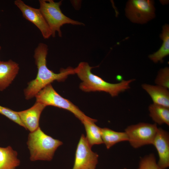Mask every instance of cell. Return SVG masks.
<instances>
[{"mask_svg":"<svg viewBox=\"0 0 169 169\" xmlns=\"http://www.w3.org/2000/svg\"><path fill=\"white\" fill-rule=\"evenodd\" d=\"M48 48L45 44L40 43L34 51L33 57L38 69L36 78L28 83L24 90L26 100L35 97L37 94L47 85L54 81H64L68 75L75 74L74 69L71 67L62 69L59 73H55L47 67L46 58Z\"/></svg>","mask_w":169,"mask_h":169,"instance_id":"cell-1","label":"cell"},{"mask_svg":"<svg viewBox=\"0 0 169 169\" xmlns=\"http://www.w3.org/2000/svg\"><path fill=\"white\" fill-rule=\"evenodd\" d=\"M95 67L90 66L87 62H82L74 69L75 74H77L82 81L79 85V88L83 91L104 92L109 93L112 97H115L129 89L130 84L135 80L134 79L123 80L119 83H110L91 72V69Z\"/></svg>","mask_w":169,"mask_h":169,"instance_id":"cell-2","label":"cell"},{"mask_svg":"<svg viewBox=\"0 0 169 169\" xmlns=\"http://www.w3.org/2000/svg\"><path fill=\"white\" fill-rule=\"evenodd\" d=\"M31 161H51L55 151L63 142L46 134L39 127L30 132L27 143Z\"/></svg>","mask_w":169,"mask_h":169,"instance_id":"cell-3","label":"cell"},{"mask_svg":"<svg viewBox=\"0 0 169 169\" xmlns=\"http://www.w3.org/2000/svg\"><path fill=\"white\" fill-rule=\"evenodd\" d=\"M40 9L52 33L53 37L56 32L59 37L62 36L61 27L65 24L84 25L81 22L74 20L65 16L62 12L60 6L62 1L55 2L53 0H39Z\"/></svg>","mask_w":169,"mask_h":169,"instance_id":"cell-4","label":"cell"},{"mask_svg":"<svg viewBox=\"0 0 169 169\" xmlns=\"http://www.w3.org/2000/svg\"><path fill=\"white\" fill-rule=\"evenodd\" d=\"M36 101L46 106H54L68 110L72 113L81 122L90 119L76 106L61 96L54 89L51 84L47 85L35 95Z\"/></svg>","mask_w":169,"mask_h":169,"instance_id":"cell-5","label":"cell"},{"mask_svg":"<svg viewBox=\"0 0 169 169\" xmlns=\"http://www.w3.org/2000/svg\"><path fill=\"white\" fill-rule=\"evenodd\" d=\"M158 129L156 123L142 122L128 126L125 132L131 146L137 148L144 145L152 144Z\"/></svg>","mask_w":169,"mask_h":169,"instance_id":"cell-6","label":"cell"},{"mask_svg":"<svg viewBox=\"0 0 169 169\" xmlns=\"http://www.w3.org/2000/svg\"><path fill=\"white\" fill-rule=\"evenodd\" d=\"M154 2L151 0H130L125 8L126 17L132 22L146 23L155 18Z\"/></svg>","mask_w":169,"mask_h":169,"instance_id":"cell-7","label":"cell"},{"mask_svg":"<svg viewBox=\"0 0 169 169\" xmlns=\"http://www.w3.org/2000/svg\"><path fill=\"white\" fill-rule=\"evenodd\" d=\"M86 137L82 134L76 148L72 169H95L98 162V154L93 152Z\"/></svg>","mask_w":169,"mask_h":169,"instance_id":"cell-8","label":"cell"},{"mask_svg":"<svg viewBox=\"0 0 169 169\" xmlns=\"http://www.w3.org/2000/svg\"><path fill=\"white\" fill-rule=\"evenodd\" d=\"M14 4L20 10L23 17L39 29L44 38L48 39L52 36V32L39 8L28 5L21 0H15Z\"/></svg>","mask_w":169,"mask_h":169,"instance_id":"cell-9","label":"cell"},{"mask_svg":"<svg viewBox=\"0 0 169 169\" xmlns=\"http://www.w3.org/2000/svg\"><path fill=\"white\" fill-rule=\"evenodd\" d=\"M152 144L156 149L159 157L157 163L162 169L169 166V135L161 128H158Z\"/></svg>","mask_w":169,"mask_h":169,"instance_id":"cell-10","label":"cell"},{"mask_svg":"<svg viewBox=\"0 0 169 169\" xmlns=\"http://www.w3.org/2000/svg\"><path fill=\"white\" fill-rule=\"evenodd\" d=\"M46 107L43 104L36 101L31 107L27 110L16 111L25 129L32 132L39 126V120L41 114Z\"/></svg>","mask_w":169,"mask_h":169,"instance_id":"cell-11","label":"cell"},{"mask_svg":"<svg viewBox=\"0 0 169 169\" xmlns=\"http://www.w3.org/2000/svg\"><path fill=\"white\" fill-rule=\"evenodd\" d=\"M19 64L10 59L0 62V91H3L12 83L18 74Z\"/></svg>","mask_w":169,"mask_h":169,"instance_id":"cell-12","label":"cell"},{"mask_svg":"<svg viewBox=\"0 0 169 169\" xmlns=\"http://www.w3.org/2000/svg\"><path fill=\"white\" fill-rule=\"evenodd\" d=\"M142 87L150 95L153 103L169 108V92L163 87L146 84Z\"/></svg>","mask_w":169,"mask_h":169,"instance_id":"cell-13","label":"cell"},{"mask_svg":"<svg viewBox=\"0 0 169 169\" xmlns=\"http://www.w3.org/2000/svg\"><path fill=\"white\" fill-rule=\"evenodd\" d=\"M17 155V152L10 146L0 147V169H15L20 164Z\"/></svg>","mask_w":169,"mask_h":169,"instance_id":"cell-14","label":"cell"},{"mask_svg":"<svg viewBox=\"0 0 169 169\" xmlns=\"http://www.w3.org/2000/svg\"><path fill=\"white\" fill-rule=\"evenodd\" d=\"M162 41L160 48L156 52L150 54L148 57L155 63H163V59L169 54V26L167 24L162 27L161 33L160 36Z\"/></svg>","mask_w":169,"mask_h":169,"instance_id":"cell-15","label":"cell"},{"mask_svg":"<svg viewBox=\"0 0 169 169\" xmlns=\"http://www.w3.org/2000/svg\"><path fill=\"white\" fill-rule=\"evenodd\" d=\"M97 121L96 119L91 118L82 121L86 132V139L92 147L95 145L103 143L101 134V128L95 124Z\"/></svg>","mask_w":169,"mask_h":169,"instance_id":"cell-16","label":"cell"},{"mask_svg":"<svg viewBox=\"0 0 169 169\" xmlns=\"http://www.w3.org/2000/svg\"><path fill=\"white\" fill-rule=\"evenodd\" d=\"M100 130L103 143L105 144L107 149L118 143L128 141L125 132H117L107 128H101Z\"/></svg>","mask_w":169,"mask_h":169,"instance_id":"cell-17","label":"cell"},{"mask_svg":"<svg viewBox=\"0 0 169 169\" xmlns=\"http://www.w3.org/2000/svg\"><path fill=\"white\" fill-rule=\"evenodd\" d=\"M149 115L156 124L169 125V108L153 103L148 107Z\"/></svg>","mask_w":169,"mask_h":169,"instance_id":"cell-18","label":"cell"},{"mask_svg":"<svg viewBox=\"0 0 169 169\" xmlns=\"http://www.w3.org/2000/svg\"><path fill=\"white\" fill-rule=\"evenodd\" d=\"M138 169H162L156 163L155 157L153 154L142 158Z\"/></svg>","mask_w":169,"mask_h":169,"instance_id":"cell-19","label":"cell"},{"mask_svg":"<svg viewBox=\"0 0 169 169\" xmlns=\"http://www.w3.org/2000/svg\"><path fill=\"white\" fill-rule=\"evenodd\" d=\"M155 83L157 85L169 89V67H166L160 70L155 80Z\"/></svg>","mask_w":169,"mask_h":169,"instance_id":"cell-20","label":"cell"},{"mask_svg":"<svg viewBox=\"0 0 169 169\" xmlns=\"http://www.w3.org/2000/svg\"><path fill=\"white\" fill-rule=\"evenodd\" d=\"M0 114L25 128L16 111L0 105Z\"/></svg>","mask_w":169,"mask_h":169,"instance_id":"cell-21","label":"cell"},{"mask_svg":"<svg viewBox=\"0 0 169 169\" xmlns=\"http://www.w3.org/2000/svg\"><path fill=\"white\" fill-rule=\"evenodd\" d=\"M1 49V46L0 45V51Z\"/></svg>","mask_w":169,"mask_h":169,"instance_id":"cell-22","label":"cell"},{"mask_svg":"<svg viewBox=\"0 0 169 169\" xmlns=\"http://www.w3.org/2000/svg\"><path fill=\"white\" fill-rule=\"evenodd\" d=\"M123 169H127L126 168H124Z\"/></svg>","mask_w":169,"mask_h":169,"instance_id":"cell-23","label":"cell"},{"mask_svg":"<svg viewBox=\"0 0 169 169\" xmlns=\"http://www.w3.org/2000/svg\"></svg>","mask_w":169,"mask_h":169,"instance_id":"cell-24","label":"cell"}]
</instances>
